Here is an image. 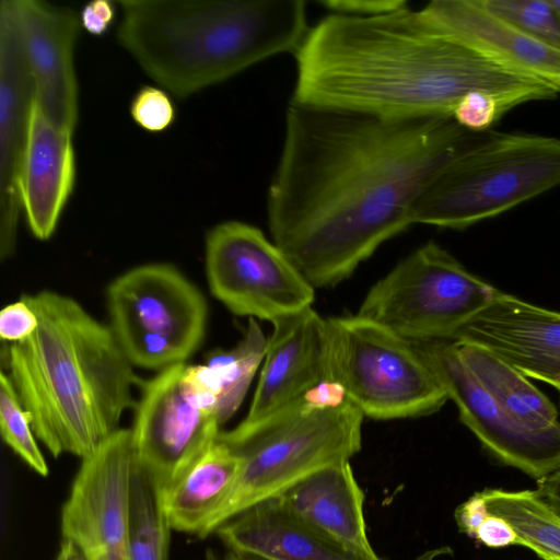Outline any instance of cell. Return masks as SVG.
<instances>
[{"mask_svg":"<svg viewBox=\"0 0 560 560\" xmlns=\"http://www.w3.org/2000/svg\"><path fill=\"white\" fill-rule=\"evenodd\" d=\"M54 560H86L82 551L69 539L62 538Z\"/></svg>","mask_w":560,"mask_h":560,"instance_id":"cell-38","label":"cell"},{"mask_svg":"<svg viewBox=\"0 0 560 560\" xmlns=\"http://www.w3.org/2000/svg\"><path fill=\"white\" fill-rule=\"evenodd\" d=\"M211 560H213V559H211Z\"/></svg>","mask_w":560,"mask_h":560,"instance_id":"cell-41","label":"cell"},{"mask_svg":"<svg viewBox=\"0 0 560 560\" xmlns=\"http://www.w3.org/2000/svg\"><path fill=\"white\" fill-rule=\"evenodd\" d=\"M505 113L495 96L483 91H474L458 102L452 117L463 128L482 132L489 130L490 126Z\"/></svg>","mask_w":560,"mask_h":560,"instance_id":"cell-31","label":"cell"},{"mask_svg":"<svg viewBox=\"0 0 560 560\" xmlns=\"http://www.w3.org/2000/svg\"><path fill=\"white\" fill-rule=\"evenodd\" d=\"M22 298L38 327L28 339L2 347V365L37 440L54 457L83 459L120 429L143 382L110 326L78 301L49 290Z\"/></svg>","mask_w":560,"mask_h":560,"instance_id":"cell-3","label":"cell"},{"mask_svg":"<svg viewBox=\"0 0 560 560\" xmlns=\"http://www.w3.org/2000/svg\"><path fill=\"white\" fill-rule=\"evenodd\" d=\"M135 462L130 429L121 428L81 459L61 508L60 529L86 560H131L128 512Z\"/></svg>","mask_w":560,"mask_h":560,"instance_id":"cell-10","label":"cell"},{"mask_svg":"<svg viewBox=\"0 0 560 560\" xmlns=\"http://www.w3.org/2000/svg\"><path fill=\"white\" fill-rule=\"evenodd\" d=\"M37 327L38 317L23 298L5 305L0 312V336L8 343L28 339Z\"/></svg>","mask_w":560,"mask_h":560,"instance_id":"cell-32","label":"cell"},{"mask_svg":"<svg viewBox=\"0 0 560 560\" xmlns=\"http://www.w3.org/2000/svg\"><path fill=\"white\" fill-rule=\"evenodd\" d=\"M106 302L113 330L159 334L195 350L205 337L206 299L173 265L145 264L125 271L107 287Z\"/></svg>","mask_w":560,"mask_h":560,"instance_id":"cell-13","label":"cell"},{"mask_svg":"<svg viewBox=\"0 0 560 560\" xmlns=\"http://www.w3.org/2000/svg\"><path fill=\"white\" fill-rule=\"evenodd\" d=\"M421 10L446 34L560 94V50L495 15L482 0H433Z\"/></svg>","mask_w":560,"mask_h":560,"instance_id":"cell-17","label":"cell"},{"mask_svg":"<svg viewBox=\"0 0 560 560\" xmlns=\"http://www.w3.org/2000/svg\"><path fill=\"white\" fill-rule=\"evenodd\" d=\"M462 422L500 462L537 481L560 470V423L529 429L509 415L481 386L452 340L413 341Z\"/></svg>","mask_w":560,"mask_h":560,"instance_id":"cell-11","label":"cell"},{"mask_svg":"<svg viewBox=\"0 0 560 560\" xmlns=\"http://www.w3.org/2000/svg\"><path fill=\"white\" fill-rule=\"evenodd\" d=\"M73 132L50 120L32 97L19 166V197L32 234L48 240L71 195Z\"/></svg>","mask_w":560,"mask_h":560,"instance_id":"cell-19","label":"cell"},{"mask_svg":"<svg viewBox=\"0 0 560 560\" xmlns=\"http://www.w3.org/2000/svg\"><path fill=\"white\" fill-rule=\"evenodd\" d=\"M489 513L505 520L517 536L518 545L544 560H560V516L536 490L480 491Z\"/></svg>","mask_w":560,"mask_h":560,"instance_id":"cell-24","label":"cell"},{"mask_svg":"<svg viewBox=\"0 0 560 560\" xmlns=\"http://www.w3.org/2000/svg\"><path fill=\"white\" fill-rule=\"evenodd\" d=\"M325 325V381L338 383L364 417L428 416L448 399L413 341L358 314Z\"/></svg>","mask_w":560,"mask_h":560,"instance_id":"cell-7","label":"cell"},{"mask_svg":"<svg viewBox=\"0 0 560 560\" xmlns=\"http://www.w3.org/2000/svg\"><path fill=\"white\" fill-rule=\"evenodd\" d=\"M0 431L4 443L37 475L49 472L47 462L24 409L4 370L0 373Z\"/></svg>","mask_w":560,"mask_h":560,"instance_id":"cell-27","label":"cell"},{"mask_svg":"<svg viewBox=\"0 0 560 560\" xmlns=\"http://www.w3.org/2000/svg\"><path fill=\"white\" fill-rule=\"evenodd\" d=\"M560 186V139L482 131L431 178L411 222L465 229Z\"/></svg>","mask_w":560,"mask_h":560,"instance_id":"cell-6","label":"cell"},{"mask_svg":"<svg viewBox=\"0 0 560 560\" xmlns=\"http://www.w3.org/2000/svg\"><path fill=\"white\" fill-rule=\"evenodd\" d=\"M268 339L255 318H248L243 338L228 351L212 353L205 363L219 390L217 417L228 421L242 404L249 384L265 359Z\"/></svg>","mask_w":560,"mask_h":560,"instance_id":"cell-26","label":"cell"},{"mask_svg":"<svg viewBox=\"0 0 560 560\" xmlns=\"http://www.w3.org/2000/svg\"><path fill=\"white\" fill-rule=\"evenodd\" d=\"M474 538L492 548L518 545L517 536L510 524L491 513L480 525Z\"/></svg>","mask_w":560,"mask_h":560,"instance_id":"cell-35","label":"cell"},{"mask_svg":"<svg viewBox=\"0 0 560 560\" xmlns=\"http://www.w3.org/2000/svg\"><path fill=\"white\" fill-rule=\"evenodd\" d=\"M363 418L348 399L336 406H317L303 396L257 427L220 431L218 438L241 457L242 465L203 538L253 505L277 498L315 470L357 454Z\"/></svg>","mask_w":560,"mask_h":560,"instance_id":"cell-5","label":"cell"},{"mask_svg":"<svg viewBox=\"0 0 560 560\" xmlns=\"http://www.w3.org/2000/svg\"><path fill=\"white\" fill-rule=\"evenodd\" d=\"M454 343L481 386L516 421L534 430L558 423L555 405L517 369L478 345Z\"/></svg>","mask_w":560,"mask_h":560,"instance_id":"cell-23","label":"cell"},{"mask_svg":"<svg viewBox=\"0 0 560 560\" xmlns=\"http://www.w3.org/2000/svg\"><path fill=\"white\" fill-rule=\"evenodd\" d=\"M495 15L560 50V14L551 0H482Z\"/></svg>","mask_w":560,"mask_h":560,"instance_id":"cell-29","label":"cell"},{"mask_svg":"<svg viewBox=\"0 0 560 560\" xmlns=\"http://www.w3.org/2000/svg\"><path fill=\"white\" fill-rule=\"evenodd\" d=\"M536 492L560 516V470L539 480Z\"/></svg>","mask_w":560,"mask_h":560,"instance_id":"cell-37","label":"cell"},{"mask_svg":"<svg viewBox=\"0 0 560 560\" xmlns=\"http://www.w3.org/2000/svg\"><path fill=\"white\" fill-rule=\"evenodd\" d=\"M172 530L159 487L135 462L128 512L130 559L168 560Z\"/></svg>","mask_w":560,"mask_h":560,"instance_id":"cell-25","label":"cell"},{"mask_svg":"<svg viewBox=\"0 0 560 560\" xmlns=\"http://www.w3.org/2000/svg\"><path fill=\"white\" fill-rule=\"evenodd\" d=\"M224 560H262V559L229 550V552H228L226 557L224 558Z\"/></svg>","mask_w":560,"mask_h":560,"instance_id":"cell-39","label":"cell"},{"mask_svg":"<svg viewBox=\"0 0 560 560\" xmlns=\"http://www.w3.org/2000/svg\"><path fill=\"white\" fill-rule=\"evenodd\" d=\"M185 365L160 371L142 383L130 428L136 462L161 493L190 468L221 431L217 416L196 405L185 392Z\"/></svg>","mask_w":560,"mask_h":560,"instance_id":"cell-12","label":"cell"},{"mask_svg":"<svg viewBox=\"0 0 560 560\" xmlns=\"http://www.w3.org/2000/svg\"><path fill=\"white\" fill-rule=\"evenodd\" d=\"M498 292L429 242L380 279L357 314L410 341L453 340Z\"/></svg>","mask_w":560,"mask_h":560,"instance_id":"cell-8","label":"cell"},{"mask_svg":"<svg viewBox=\"0 0 560 560\" xmlns=\"http://www.w3.org/2000/svg\"><path fill=\"white\" fill-rule=\"evenodd\" d=\"M320 4L330 13L355 16L381 15L408 8L405 0H323Z\"/></svg>","mask_w":560,"mask_h":560,"instance_id":"cell-33","label":"cell"},{"mask_svg":"<svg viewBox=\"0 0 560 560\" xmlns=\"http://www.w3.org/2000/svg\"><path fill=\"white\" fill-rule=\"evenodd\" d=\"M480 132L452 116L392 119L290 102L267 194L272 242L330 288L410 225L434 174Z\"/></svg>","mask_w":560,"mask_h":560,"instance_id":"cell-1","label":"cell"},{"mask_svg":"<svg viewBox=\"0 0 560 560\" xmlns=\"http://www.w3.org/2000/svg\"><path fill=\"white\" fill-rule=\"evenodd\" d=\"M489 514L483 497L476 492L456 509L455 521L462 533L474 538Z\"/></svg>","mask_w":560,"mask_h":560,"instance_id":"cell-36","label":"cell"},{"mask_svg":"<svg viewBox=\"0 0 560 560\" xmlns=\"http://www.w3.org/2000/svg\"><path fill=\"white\" fill-rule=\"evenodd\" d=\"M119 44L178 97L225 81L279 54L307 32L303 0H124Z\"/></svg>","mask_w":560,"mask_h":560,"instance_id":"cell-4","label":"cell"},{"mask_svg":"<svg viewBox=\"0 0 560 560\" xmlns=\"http://www.w3.org/2000/svg\"><path fill=\"white\" fill-rule=\"evenodd\" d=\"M245 431L269 420L325 381V318L307 307L273 320Z\"/></svg>","mask_w":560,"mask_h":560,"instance_id":"cell-15","label":"cell"},{"mask_svg":"<svg viewBox=\"0 0 560 560\" xmlns=\"http://www.w3.org/2000/svg\"><path fill=\"white\" fill-rule=\"evenodd\" d=\"M214 534L230 551L262 560H362L310 528L278 498L253 505Z\"/></svg>","mask_w":560,"mask_h":560,"instance_id":"cell-21","label":"cell"},{"mask_svg":"<svg viewBox=\"0 0 560 560\" xmlns=\"http://www.w3.org/2000/svg\"><path fill=\"white\" fill-rule=\"evenodd\" d=\"M277 498L296 518L346 551L362 560H382L366 535L364 494L349 459L315 470Z\"/></svg>","mask_w":560,"mask_h":560,"instance_id":"cell-20","label":"cell"},{"mask_svg":"<svg viewBox=\"0 0 560 560\" xmlns=\"http://www.w3.org/2000/svg\"><path fill=\"white\" fill-rule=\"evenodd\" d=\"M241 465V457L217 438L190 468L161 493L173 530L203 538L233 489Z\"/></svg>","mask_w":560,"mask_h":560,"instance_id":"cell-22","label":"cell"},{"mask_svg":"<svg viewBox=\"0 0 560 560\" xmlns=\"http://www.w3.org/2000/svg\"><path fill=\"white\" fill-rule=\"evenodd\" d=\"M452 341L483 347L560 390V313L499 291Z\"/></svg>","mask_w":560,"mask_h":560,"instance_id":"cell-16","label":"cell"},{"mask_svg":"<svg viewBox=\"0 0 560 560\" xmlns=\"http://www.w3.org/2000/svg\"><path fill=\"white\" fill-rule=\"evenodd\" d=\"M114 2L94 0L86 3L79 16L81 26L91 35L102 36L110 27L115 18Z\"/></svg>","mask_w":560,"mask_h":560,"instance_id":"cell-34","label":"cell"},{"mask_svg":"<svg viewBox=\"0 0 560 560\" xmlns=\"http://www.w3.org/2000/svg\"><path fill=\"white\" fill-rule=\"evenodd\" d=\"M32 97L56 125L71 132L78 122V82L73 52L80 16L69 7L13 0Z\"/></svg>","mask_w":560,"mask_h":560,"instance_id":"cell-14","label":"cell"},{"mask_svg":"<svg viewBox=\"0 0 560 560\" xmlns=\"http://www.w3.org/2000/svg\"><path fill=\"white\" fill-rule=\"evenodd\" d=\"M294 55L292 102L384 118L452 116L474 91L492 94L505 112L558 95L409 7L373 16L329 13L308 30Z\"/></svg>","mask_w":560,"mask_h":560,"instance_id":"cell-2","label":"cell"},{"mask_svg":"<svg viewBox=\"0 0 560 560\" xmlns=\"http://www.w3.org/2000/svg\"><path fill=\"white\" fill-rule=\"evenodd\" d=\"M205 265L212 295L238 316L272 323L314 301V288L280 248L245 222H222L208 232Z\"/></svg>","mask_w":560,"mask_h":560,"instance_id":"cell-9","label":"cell"},{"mask_svg":"<svg viewBox=\"0 0 560 560\" xmlns=\"http://www.w3.org/2000/svg\"><path fill=\"white\" fill-rule=\"evenodd\" d=\"M130 115L143 130L162 132L174 122L176 113L171 97L164 90L144 85L131 101Z\"/></svg>","mask_w":560,"mask_h":560,"instance_id":"cell-30","label":"cell"},{"mask_svg":"<svg viewBox=\"0 0 560 560\" xmlns=\"http://www.w3.org/2000/svg\"><path fill=\"white\" fill-rule=\"evenodd\" d=\"M551 3L555 7V9L558 11V13L560 14V0H551Z\"/></svg>","mask_w":560,"mask_h":560,"instance_id":"cell-40","label":"cell"},{"mask_svg":"<svg viewBox=\"0 0 560 560\" xmlns=\"http://www.w3.org/2000/svg\"><path fill=\"white\" fill-rule=\"evenodd\" d=\"M32 85L23 59L13 0L0 3V257L16 247L19 166L25 139Z\"/></svg>","mask_w":560,"mask_h":560,"instance_id":"cell-18","label":"cell"},{"mask_svg":"<svg viewBox=\"0 0 560 560\" xmlns=\"http://www.w3.org/2000/svg\"><path fill=\"white\" fill-rule=\"evenodd\" d=\"M113 331L133 366L159 370L160 372L185 363L196 351L179 340L159 334L131 329Z\"/></svg>","mask_w":560,"mask_h":560,"instance_id":"cell-28","label":"cell"}]
</instances>
